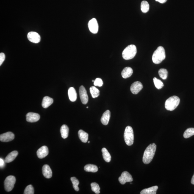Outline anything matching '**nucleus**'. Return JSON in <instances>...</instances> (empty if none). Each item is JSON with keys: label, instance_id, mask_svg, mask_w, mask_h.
I'll return each instance as SVG.
<instances>
[{"label": "nucleus", "instance_id": "nucleus-14", "mask_svg": "<svg viewBox=\"0 0 194 194\" xmlns=\"http://www.w3.org/2000/svg\"><path fill=\"white\" fill-rule=\"evenodd\" d=\"M48 154V148L46 146L41 147L37 151V156L40 159L44 158L47 156Z\"/></svg>", "mask_w": 194, "mask_h": 194}, {"label": "nucleus", "instance_id": "nucleus-32", "mask_svg": "<svg viewBox=\"0 0 194 194\" xmlns=\"http://www.w3.org/2000/svg\"><path fill=\"white\" fill-rule=\"evenodd\" d=\"M91 190L93 191L97 194L100 193V187L98 184L96 183H92L91 184Z\"/></svg>", "mask_w": 194, "mask_h": 194}, {"label": "nucleus", "instance_id": "nucleus-17", "mask_svg": "<svg viewBox=\"0 0 194 194\" xmlns=\"http://www.w3.org/2000/svg\"><path fill=\"white\" fill-rule=\"evenodd\" d=\"M68 95L70 101L75 102L77 98V94L75 89L73 87H70L68 89Z\"/></svg>", "mask_w": 194, "mask_h": 194}, {"label": "nucleus", "instance_id": "nucleus-41", "mask_svg": "<svg viewBox=\"0 0 194 194\" xmlns=\"http://www.w3.org/2000/svg\"><path fill=\"white\" fill-rule=\"evenodd\" d=\"M93 81V82H94V81L93 80V81Z\"/></svg>", "mask_w": 194, "mask_h": 194}, {"label": "nucleus", "instance_id": "nucleus-23", "mask_svg": "<svg viewBox=\"0 0 194 194\" xmlns=\"http://www.w3.org/2000/svg\"><path fill=\"white\" fill-rule=\"evenodd\" d=\"M60 132L62 138L65 139L68 137L69 128L66 125H63L60 129Z\"/></svg>", "mask_w": 194, "mask_h": 194}, {"label": "nucleus", "instance_id": "nucleus-2", "mask_svg": "<svg viewBox=\"0 0 194 194\" xmlns=\"http://www.w3.org/2000/svg\"><path fill=\"white\" fill-rule=\"evenodd\" d=\"M166 57L165 50L163 47L160 46L155 51L152 57L154 63L156 64L160 63L165 59Z\"/></svg>", "mask_w": 194, "mask_h": 194}, {"label": "nucleus", "instance_id": "nucleus-10", "mask_svg": "<svg viewBox=\"0 0 194 194\" xmlns=\"http://www.w3.org/2000/svg\"><path fill=\"white\" fill-rule=\"evenodd\" d=\"M28 40L32 43H38L41 40L40 36L37 33L35 32H30L27 34Z\"/></svg>", "mask_w": 194, "mask_h": 194}, {"label": "nucleus", "instance_id": "nucleus-30", "mask_svg": "<svg viewBox=\"0 0 194 194\" xmlns=\"http://www.w3.org/2000/svg\"><path fill=\"white\" fill-rule=\"evenodd\" d=\"M71 180L72 183L73 187L75 190L76 191H79V187H78V186L79 185V180L76 177H75L71 178Z\"/></svg>", "mask_w": 194, "mask_h": 194}, {"label": "nucleus", "instance_id": "nucleus-37", "mask_svg": "<svg viewBox=\"0 0 194 194\" xmlns=\"http://www.w3.org/2000/svg\"><path fill=\"white\" fill-rule=\"evenodd\" d=\"M156 1H158L161 4H164V3L167 2V0H155Z\"/></svg>", "mask_w": 194, "mask_h": 194}, {"label": "nucleus", "instance_id": "nucleus-25", "mask_svg": "<svg viewBox=\"0 0 194 194\" xmlns=\"http://www.w3.org/2000/svg\"><path fill=\"white\" fill-rule=\"evenodd\" d=\"M102 152L104 160L106 162H110L111 161V156L107 150L105 148H103L102 149Z\"/></svg>", "mask_w": 194, "mask_h": 194}, {"label": "nucleus", "instance_id": "nucleus-16", "mask_svg": "<svg viewBox=\"0 0 194 194\" xmlns=\"http://www.w3.org/2000/svg\"><path fill=\"white\" fill-rule=\"evenodd\" d=\"M110 112L109 110H107L103 113L101 119L102 123L104 125H107L109 123L110 117Z\"/></svg>", "mask_w": 194, "mask_h": 194}, {"label": "nucleus", "instance_id": "nucleus-38", "mask_svg": "<svg viewBox=\"0 0 194 194\" xmlns=\"http://www.w3.org/2000/svg\"><path fill=\"white\" fill-rule=\"evenodd\" d=\"M191 183L192 184H193V185H194V174L192 178L191 181Z\"/></svg>", "mask_w": 194, "mask_h": 194}, {"label": "nucleus", "instance_id": "nucleus-40", "mask_svg": "<svg viewBox=\"0 0 194 194\" xmlns=\"http://www.w3.org/2000/svg\"><path fill=\"white\" fill-rule=\"evenodd\" d=\"M86 108H88L89 107H87Z\"/></svg>", "mask_w": 194, "mask_h": 194}, {"label": "nucleus", "instance_id": "nucleus-24", "mask_svg": "<svg viewBox=\"0 0 194 194\" xmlns=\"http://www.w3.org/2000/svg\"><path fill=\"white\" fill-rule=\"evenodd\" d=\"M84 170L87 172H93L96 173L98 172V169L96 165L93 164H87L84 167Z\"/></svg>", "mask_w": 194, "mask_h": 194}, {"label": "nucleus", "instance_id": "nucleus-9", "mask_svg": "<svg viewBox=\"0 0 194 194\" xmlns=\"http://www.w3.org/2000/svg\"><path fill=\"white\" fill-rule=\"evenodd\" d=\"M88 27L89 30L92 33L96 34L98 33V26L96 19L93 18L89 21Z\"/></svg>", "mask_w": 194, "mask_h": 194}, {"label": "nucleus", "instance_id": "nucleus-21", "mask_svg": "<svg viewBox=\"0 0 194 194\" xmlns=\"http://www.w3.org/2000/svg\"><path fill=\"white\" fill-rule=\"evenodd\" d=\"M53 103L52 98L48 96H45L44 98L42 103V106L44 108H47L51 106Z\"/></svg>", "mask_w": 194, "mask_h": 194}, {"label": "nucleus", "instance_id": "nucleus-7", "mask_svg": "<svg viewBox=\"0 0 194 194\" xmlns=\"http://www.w3.org/2000/svg\"><path fill=\"white\" fill-rule=\"evenodd\" d=\"M133 181L132 176L126 171L123 172L121 176L119 178V181L122 184H124L126 182H131Z\"/></svg>", "mask_w": 194, "mask_h": 194}, {"label": "nucleus", "instance_id": "nucleus-6", "mask_svg": "<svg viewBox=\"0 0 194 194\" xmlns=\"http://www.w3.org/2000/svg\"><path fill=\"white\" fill-rule=\"evenodd\" d=\"M16 179L15 176H10L6 178L4 181V188L7 192H10L13 188Z\"/></svg>", "mask_w": 194, "mask_h": 194}, {"label": "nucleus", "instance_id": "nucleus-26", "mask_svg": "<svg viewBox=\"0 0 194 194\" xmlns=\"http://www.w3.org/2000/svg\"><path fill=\"white\" fill-rule=\"evenodd\" d=\"M90 92L93 98H97L100 95V91L95 86H92L90 89Z\"/></svg>", "mask_w": 194, "mask_h": 194}, {"label": "nucleus", "instance_id": "nucleus-15", "mask_svg": "<svg viewBox=\"0 0 194 194\" xmlns=\"http://www.w3.org/2000/svg\"><path fill=\"white\" fill-rule=\"evenodd\" d=\"M42 172L44 176L46 178L49 179L52 176V172L50 167L48 165L43 166L42 168Z\"/></svg>", "mask_w": 194, "mask_h": 194}, {"label": "nucleus", "instance_id": "nucleus-42", "mask_svg": "<svg viewBox=\"0 0 194 194\" xmlns=\"http://www.w3.org/2000/svg\"><path fill=\"white\" fill-rule=\"evenodd\" d=\"M130 184H132V183H130Z\"/></svg>", "mask_w": 194, "mask_h": 194}, {"label": "nucleus", "instance_id": "nucleus-4", "mask_svg": "<svg viewBox=\"0 0 194 194\" xmlns=\"http://www.w3.org/2000/svg\"><path fill=\"white\" fill-rule=\"evenodd\" d=\"M179 97L176 96L170 97L165 101V108L167 110L173 111L176 108L180 103Z\"/></svg>", "mask_w": 194, "mask_h": 194}, {"label": "nucleus", "instance_id": "nucleus-35", "mask_svg": "<svg viewBox=\"0 0 194 194\" xmlns=\"http://www.w3.org/2000/svg\"><path fill=\"white\" fill-rule=\"evenodd\" d=\"M5 54L3 53H1V54H0V65H2L5 60Z\"/></svg>", "mask_w": 194, "mask_h": 194}, {"label": "nucleus", "instance_id": "nucleus-28", "mask_svg": "<svg viewBox=\"0 0 194 194\" xmlns=\"http://www.w3.org/2000/svg\"><path fill=\"white\" fill-rule=\"evenodd\" d=\"M150 6L148 1H143L141 4V10L144 13H146L149 10Z\"/></svg>", "mask_w": 194, "mask_h": 194}, {"label": "nucleus", "instance_id": "nucleus-31", "mask_svg": "<svg viewBox=\"0 0 194 194\" xmlns=\"http://www.w3.org/2000/svg\"><path fill=\"white\" fill-rule=\"evenodd\" d=\"M153 81H154L155 86L158 89H160L162 88L164 86V84L162 81L157 78L154 77L153 79Z\"/></svg>", "mask_w": 194, "mask_h": 194}, {"label": "nucleus", "instance_id": "nucleus-12", "mask_svg": "<svg viewBox=\"0 0 194 194\" xmlns=\"http://www.w3.org/2000/svg\"><path fill=\"white\" fill-rule=\"evenodd\" d=\"M14 138H15V135L13 133L10 132L4 133L0 136V140L3 142L12 141Z\"/></svg>", "mask_w": 194, "mask_h": 194}, {"label": "nucleus", "instance_id": "nucleus-18", "mask_svg": "<svg viewBox=\"0 0 194 194\" xmlns=\"http://www.w3.org/2000/svg\"><path fill=\"white\" fill-rule=\"evenodd\" d=\"M133 73L132 69L131 67H126L122 72V77L124 79H127L132 76Z\"/></svg>", "mask_w": 194, "mask_h": 194}, {"label": "nucleus", "instance_id": "nucleus-11", "mask_svg": "<svg viewBox=\"0 0 194 194\" xmlns=\"http://www.w3.org/2000/svg\"><path fill=\"white\" fill-rule=\"evenodd\" d=\"M143 85L141 83L136 81L134 83L131 85L130 88L131 91L134 94H137L143 88Z\"/></svg>", "mask_w": 194, "mask_h": 194}, {"label": "nucleus", "instance_id": "nucleus-36", "mask_svg": "<svg viewBox=\"0 0 194 194\" xmlns=\"http://www.w3.org/2000/svg\"><path fill=\"white\" fill-rule=\"evenodd\" d=\"M5 163L6 162H5L4 160L1 158L0 159V167L1 168H4L5 166Z\"/></svg>", "mask_w": 194, "mask_h": 194}, {"label": "nucleus", "instance_id": "nucleus-34", "mask_svg": "<svg viewBox=\"0 0 194 194\" xmlns=\"http://www.w3.org/2000/svg\"><path fill=\"white\" fill-rule=\"evenodd\" d=\"M103 82L101 78H97L94 81V85L98 87H101L103 85Z\"/></svg>", "mask_w": 194, "mask_h": 194}, {"label": "nucleus", "instance_id": "nucleus-19", "mask_svg": "<svg viewBox=\"0 0 194 194\" xmlns=\"http://www.w3.org/2000/svg\"><path fill=\"white\" fill-rule=\"evenodd\" d=\"M18 152L16 151L12 152L6 156L4 159L6 163H9L15 160L18 155Z\"/></svg>", "mask_w": 194, "mask_h": 194}, {"label": "nucleus", "instance_id": "nucleus-29", "mask_svg": "<svg viewBox=\"0 0 194 194\" xmlns=\"http://www.w3.org/2000/svg\"><path fill=\"white\" fill-rule=\"evenodd\" d=\"M160 77L163 79H166L168 77V72L165 69L162 68L160 69L158 72Z\"/></svg>", "mask_w": 194, "mask_h": 194}, {"label": "nucleus", "instance_id": "nucleus-39", "mask_svg": "<svg viewBox=\"0 0 194 194\" xmlns=\"http://www.w3.org/2000/svg\"><path fill=\"white\" fill-rule=\"evenodd\" d=\"M90 143V141H88V143Z\"/></svg>", "mask_w": 194, "mask_h": 194}, {"label": "nucleus", "instance_id": "nucleus-1", "mask_svg": "<svg viewBox=\"0 0 194 194\" xmlns=\"http://www.w3.org/2000/svg\"><path fill=\"white\" fill-rule=\"evenodd\" d=\"M156 145L153 143L147 147L144 153L143 162L146 164H149L153 160L155 153Z\"/></svg>", "mask_w": 194, "mask_h": 194}, {"label": "nucleus", "instance_id": "nucleus-5", "mask_svg": "<svg viewBox=\"0 0 194 194\" xmlns=\"http://www.w3.org/2000/svg\"><path fill=\"white\" fill-rule=\"evenodd\" d=\"M124 137L125 142L129 146L132 145L134 142V133L131 127L128 126L125 129Z\"/></svg>", "mask_w": 194, "mask_h": 194}, {"label": "nucleus", "instance_id": "nucleus-8", "mask_svg": "<svg viewBox=\"0 0 194 194\" xmlns=\"http://www.w3.org/2000/svg\"><path fill=\"white\" fill-rule=\"evenodd\" d=\"M79 93L81 102L83 104H86L88 103L89 98L86 90L83 86H81L79 89Z\"/></svg>", "mask_w": 194, "mask_h": 194}, {"label": "nucleus", "instance_id": "nucleus-22", "mask_svg": "<svg viewBox=\"0 0 194 194\" xmlns=\"http://www.w3.org/2000/svg\"><path fill=\"white\" fill-rule=\"evenodd\" d=\"M78 135H79L80 140L82 142L84 143H86L88 141L89 134L82 130H80L79 131Z\"/></svg>", "mask_w": 194, "mask_h": 194}, {"label": "nucleus", "instance_id": "nucleus-33", "mask_svg": "<svg viewBox=\"0 0 194 194\" xmlns=\"http://www.w3.org/2000/svg\"><path fill=\"white\" fill-rule=\"evenodd\" d=\"M24 194H34V189L33 186L31 185H29L27 186L24 192Z\"/></svg>", "mask_w": 194, "mask_h": 194}, {"label": "nucleus", "instance_id": "nucleus-3", "mask_svg": "<svg viewBox=\"0 0 194 194\" xmlns=\"http://www.w3.org/2000/svg\"><path fill=\"white\" fill-rule=\"evenodd\" d=\"M136 47L134 45H130L125 49L122 53V56L125 60L132 59L137 53Z\"/></svg>", "mask_w": 194, "mask_h": 194}, {"label": "nucleus", "instance_id": "nucleus-20", "mask_svg": "<svg viewBox=\"0 0 194 194\" xmlns=\"http://www.w3.org/2000/svg\"><path fill=\"white\" fill-rule=\"evenodd\" d=\"M158 189L157 186H153L149 188L143 189L141 192V194H156V191Z\"/></svg>", "mask_w": 194, "mask_h": 194}, {"label": "nucleus", "instance_id": "nucleus-27", "mask_svg": "<svg viewBox=\"0 0 194 194\" xmlns=\"http://www.w3.org/2000/svg\"><path fill=\"white\" fill-rule=\"evenodd\" d=\"M194 135V128H188L184 132L183 137L184 138H188Z\"/></svg>", "mask_w": 194, "mask_h": 194}, {"label": "nucleus", "instance_id": "nucleus-13", "mask_svg": "<svg viewBox=\"0 0 194 194\" xmlns=\"http://www.w3.org/2000/svg\"><path fill=\"white\" fill-rule=\"evenodd\" d=\"M27 121L30 123L36 122L40 119V116L38 114L30 112L26 115Z\"/></svg>", "mask_w": 194, "mask_h": 194}]
</instances>
